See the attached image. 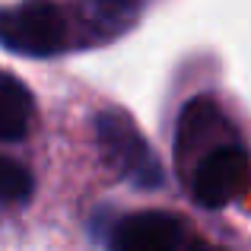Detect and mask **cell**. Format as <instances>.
<instances>
[{
  "label": "cell",
  "mask_w": 251,
  "mask_h": 251,
  "mask_svg": "<svg viewBox=\"0 0 251 251\" xmlns=\"http://www.w3.org/2000/svg\"><path fill=\"white\" fill-rule=\"evenodd\" d=\"M191 197L207 210H223L251 184V156L242 143L229 140L210 150L188 172Z\"/></svg>",
  "instance_id": "obj_2"
},
{
  "label": "cell",
  "mask_w": 251,
  "mask_h": 251,
  "mask_svg": "<svg viewBox=\"0 0 251 251\" xmlns=\"http://www.w3.org/2000/svg\"><path fill=\"white\" fill-rule=\"evenodd\" d=\"M191 251H223V248H216V245H197V248H191Z\"/></svg>",
  "instance_id": "obj_8"
},
{
  "label": "cell",
  "mask_w": 251,
  "mask_h": 251,
  "mask_svg": "<svg viewBox=\"0 0 251 251\" xmlns=\"http://www.w3.org/2000/svg\"><path fill=\"white\" fill-rule=\"evenodd\" d=\"M0 45L29 57L57 54L67 45V16L51 0L0 6Z\"/></svg>",
  "instance_id": "obj_1"
},
{
  "label": "cell",
  "mask_w": 251,
  "mask_h": 251,
  "mask_svg": "<svg viewBox=\"0 0 251 251\" xmlns=\"http://www.w3.org/2000/svg\"><path fill=\"white\" fill-rule=\"evenodd\" d=\"M184 242V223L162 210H140L108 232V251H178Z\"/></svg>",
  "instance_id": "obj_5"
},
{
  "label": "cell",
  "mask_w": 251,
  "mask_h": 251,
  "mask_svg": "<svg viewBox=\"0 0 251 251\" xmlns=\"http://www.w3.org/2000/svg\"><path fill=\"white\" fill-rule=\"evenodd\" d=\"M232 140V127H229L223 108L207 96H197L184 105L181 121H178V159H181L184 169H194L201 156H207L210 150H216L220 143Z\"/></svg>",
  "instance_id": "obj_4"
},
{
  "label": "cell",
  "mask_w": 251,
  "mask_h": 251,
  "mask_svg": "<svg viewBox=\"0 0 251 251\" xmlns=\"http://www.w3.org/2000/svg\"><path fill=\"white\" fill-rule=\"evenodd\" d=\"M35 102L13 74H0V143H16L32 130Z\"/></svg>",
  "instance_id": "obj_6"
},
{
  "label": "cell",
  "mask_w": 251,
  "mask_h": 251,
  "mask_svg": "<svg viewBox=\"0 0 251 251\" xmlns=\"http://www.w3.org/2000/svg\"><path fill=\"white\" fill-rule=\"evenodd\" d=\"M32 197V175L25 166H19L10 156H0V201H29Z\"/></svg>",
  "instance_id": "obj_7"
},
{
  "label": "cell",
  "mask_w": 251,
  "mask_h": 251,
  "mask_svg": "<svg viewBox=\"0 0 251 251\" xmlns=\"http://www.w3.org/2000/svg\"><path fill=\"white\" fill-rule=\"evenodd\" d=\"M99 140H102V147H105L108 162L121 172L124 178H130L134 184H140V188H156V184L162 181L156 156L150 153L143 137L134 130V124L124 121L121 115L99 118Z\"/></svg>",
  "instance_id": "obj_3"
}]
</instances>
